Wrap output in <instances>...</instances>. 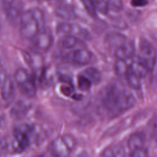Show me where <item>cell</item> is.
I'll return each mask as SVG.
<instances>
[{
    "mask_svg": "<svg viewBox=\"0 0 157 157\" xmlns=\"http://www.w3.org/2000/svg\"><path fill=\"white\" fill-rule=\"evenodd\" d=\"M101 102L104 109L108 114L117 116L132 107L135 99L129 91L117 83H113L103 91Z\"/></svg>",
    "mask_w": 157,
    "mask_h": 157,
    "instance_id": "cell-1",
    "label": "cell"
},
{
    "mask_svg": "<svg viewBox=\"0 0 157 157\" xmlns=\"http://www.w3.org/2000/svg\"><path fill=\"white\" fill-rule=\"evenodd\" d=\"M45 16L38 8L24 12L20 20V29L22 37L31 40L45 26Z\"/></svg>",
    "mask_w": 157,
    "mask_h": 157,
    "instance_id": "cell-2",
    "label": "cell"
},
{
    "mask_svg": "<svg viewBox=\"0 0 157 157\" xmlns=\"http://www.w3.org/2000/svg\"><path fill=\"white\" fill-rule=\"evenodd\" d=\"M13 150L15 153H23L32 144L34 137V128L28 123H23L13 129Z\"/></svg>",
    "mask_w": 157,
    "mask_h": 157,
    "instance_id": "cell-3",
    "label": "cell"
},
{
    "mask_svg": "<svg viewBox=\"0 0 157 157\" xmlns=\"http://www.w3.org/2000/svg\"><path fill=\"white\" fill-rule=\"evenodd\" d=\"M77 147L75 137L69 134L55 138L48 145V151L52 155L57 157L69 156Z\"/></svg>",
    "mask_w": 157,
    "mask_h": 157,
    "instance_id": "cell-4",
    "label": "cell"
},
{
    "mask_svg": "<svg viewBox=\"0 0 157 157\" xmlns=\"http://www.w3.org/2000/svg\"><path fill=\"white\" fill-rule=\"evenodd\" d=\"M14 81L20 92L25 97L31 98L36 95L37 87L35 80L25 69L18 68L15 71Z\"/></svg>",
    "mask_w": 157,
    "mask_h": 157,
    "instance_id": "cell-5",
    "label": "cell"
},
{
    "mask_svg": "<svg viewBox=\"0 0 157 157\" xmlns=\"http://www.w3.org/2000/svg\"><path fill=\"white\" fill-rule=\"evenodd\" d=\"M53 36L50 28L44 27L31 39L32 51L38 55L48 52L53 44Z\"/></svg>",
    "mask_w": 157,
    "mask_h": 157,
    "instance_id": "cell-6",
    "label": "cell"
},
{
    "mask_svg": "<svg viewBox=\"0 0 157 157\" xmlns=\"http://www.w3.org/2000/svg\"><path fill=\"white\" fill-rule=\"evenodd\" d=\"M91 52L85 47H79L69 50L63 57L64 61L75 66H85L92 60Z\"/></svg>",
    "mask_w": 157,
    "mask_h": 157,
    "instance_id": "cell-7",
    "label": "cell"
},
{
    "mask_svg": "<svg viewBox=\"0 0 157 157\" xmlns=\"http://www.w3.org/2000/svg\"><path fill=\"white\" fill-rule=\"evenodd\" d=\"M3 8L7 20L12 23L19 21L23 14V4L21 0H3Z\"/></svg>",
    "mask_w": 157,
    "mask_h": 157,
    "instance_id": "cell-8",
    "label": "cell"
},
{
    "mask_svg": "<svg viewBox=\"0 0 157 157\" xmlns=\"http://www.w3.org/2000/svg\"><path fill=\"white\" fill-rule=\"evenodd\" d=\"M140 57L145 64L148 71H151L156 64L157 53L153 45L146 40H141L139 45Z\"/></svg>",
    "mask_w": 157,
    "mask_h": 157,
    "instance_id": "cell-9",
    "label": "cell"
},
{
    "mask_svg": "<svg viewBox=\"0 0 157 157\" xmlns=\"http://www.w3.org/2000/svg\"><path fill=\"white\" fill-rule=\"evenodd\" d=\"M57 31L63 35L74 36L82 40L90 38V34L87 30L76 23L68 22L60 23L57 27Z\"/></svg>",
    "mask_w": 157,
    "mask_h": 157,
    "instance_id": "cell-10",
    "label": "cell"
},
{
    "mask_svg": "<svg viewBox=\"0 0 157 157\" xmlns=\"http://www.w3.org/2000/svg\"><path fill=\"white\" fill-rule=\"evenodd\" d=\"M0 94L4 102L7 105L12 102L15 95V86L12 78L7 76L4 83L0 87Z\"/></svg>",
    "mask_w": 157,
    "mask_h": 157,
    "instance_id": "cell-11",
    "label": "cell"
},
{
    "mask_svg": "<svg viewBox=\"0 0 157 157\" xmlns=\"http://www.w3.org/2000/svg\"><path fill=\"white\" fill-rule=\"evenodd\" d=\"M114 53L117 59L125 61L131 59L133 57L134 53V45L126 39L115 48Z\"/></svg>",
    "mask_w": 157,
    "mask_h": 157,
    "instance_id": "cell-12",
    "label": "cell"
},
{
    "mask_svg": "<svg viewBox=\"0 0 157 157\" xmlns=\"http://www.w3.org/2000/svg\"><path fill=\"white\" fill-rule=\"evenodd\" d=\"M58 45L64 50H72L79 47H84L83 40L77 37L71 35L64 34L58 40Z\"/></svg>",
    "mask_w": 157,
    "mask_h": 157,
    "instance_id": "cell-13",
    "label": "cell"
},
{
    "mask_svg": "<svg viewBox=\"0 0 157 157\" xmlns=\"http://www.w3.org/2000/svg\"><path fill=\"white\" fill-rule=\"evenodd\" d=\"M145 136L143 132H136L131 134L128 141L130 152L145 148Z\"/></svg>",
    "mask_w": 157,
    "mask_h": 157,
    "instance_id": "cell-14",
    "label": "cell"
},
{
    "mask_svg": "<svg viewBox=\"0 0 157 157\" xmlns=\"http://www.w3.org/2000/svg\"><path fill=\"white\" fill-rule=\"evenodd\" d=\"M129 68L140 78L145 77L148 71L145 64L140 56L132 57V61L129 64Z\"/></svg>",
    "mask_w": 157,
    "mask_h": 157,
    "instance_id": "cell-15",
    "label": "cell"
},
{
    "mask_svg": "<svg viewBox=\"0 0 157 157\" xmlns=\"http://www.w3.org/2000/svg\"><path fill=\"white\" fill-rule=\"evenodd\" d=\"M55 14L58 18L64 20H74L77 17L73 7L68 4L58 6L56 9Z\"/></svg>",
    "mask_w": 157,
    "mask_h": 157,
    "instance_id": "cell-16",
    "label": "cell"
},
{
    "mask_svg": "<svg viewBox=\"0 0 157 157\" xmlns=\"http://www.w3.org/2000/svg\"><path fill=\"white\" fill-rule=\"evenodd\" d=\"M126 79V81L128 85L131 87L134 90H139L141 87V83H140V78L138 77L136 74H135L129 68L126 71L124 77Z\"/></svg>",
    "mask_w": 157,
    "mask_h": 157,
    "instance_id": "cell-17",
    "label": "cell"
},
{
    "mask_svg": "<svg viewBox=\"0 0 157 157\" xmlns=\"http://www.w3.org/2000/svg\"><path fill=\"white\" fill-rule=\"evenodd\" d=\"M82 74L90 79L93 84H98L101 82V74L96 68L88 67L85 69Z\"/></svg>",
    "mask_w": 157,
    "mask_h": 157,
    "instance_id": "cell-18",
    "label": "cell"
},
{
    "mask_svg": "<svg viewBox=\"0 0 157 157\" xmlns=\"http://www.w3.org/2000/svg\"><path fill=\"white\" fill-rule=\"evenodd\" d=\"M104 156H124V150L120 145H114L105 148L102 155Z\"/></svg>",
    "mask_w": 157,
    "mask_h": 157,
    "instance_id": "cell-19",
    "label": "cell"
},
{
    "mask_svg": "<svg viewBox=\"0 0 157 157\" xmlns=\"http://www.w3.org/2000/svg\"><path fill=\"white\" fill-rule=\"evenodd\" d=\"M93 83L90 79H88L85 75L82 73L77 77V86L78 88L83 91L89 90Z\"/></svg>",
    "mask_w": 157,
    "mask_h": 157,
    "instance_id": "cell-20",
    "label": "cell"
},
{
    "mask_svg": "<svg viewBox=\"0 0 157 157\" xmlns=\"http://www.w3.org/2000/svg\"><path fill=\"white\" fill-rule=\"evenodd\" d=\"M126 37L121 34L118 33H111L107 36V41L110 42V44L115 48L121 42L126 40Z\"/></svg>",
    "mask_w": 157,
    "mask_h": 157,
    "instance_id": "cell-21",
    "label": "cell"
},
{
    "mask_svg": "<svg viewBox=\"0 0 157 157\" xmlns=\"http://www.w3.org/2000/svg\"><path fill=\"white\" fill-rule=\"evenodd\" d=\"M125 60L117 59V61L115 64V70L117 75L120 76L124 77V75L128 71L129 64L128 65Z\"/></svg>",
    "mask_w": 157,
    "mask_h": 157,
    "instance_id": "cell-22",
    "label": "cell"
},
{
    "mask_svg": "<svg viewBox=\"0 0 157 157\" xmlns=\"http://www.w3.org/2000/svg\"><path fill=\"white\" fill-rule=\"evenodd\" d=\"M148 131L151 139L157 144V119L152 120L150 122Z\"/></svg>",
    "mask_w": 157,
    "mask_h": 157,
    "instance_id": "cell-23",
    "label": "cell"
},
{
    "mask_svg": "<svg viewBox=\"0 0 157 157\" xmlns=\"http://www.w3.org/2000/svg\"><path fill=\"white\" fill-rule=\"evenodd\" d=\"M109 10L114 12H120L123 9V2L122 0H107Z\"/></svg>",
    "mask_w": 157,
    "mask_h": 157,
    "instance_id": "cell-24",
    "label": "cell"
},
{
    "mask_svg": "<svg viewBox=\"0 0 157 157\" xmlns=\"http://www.w3.org/2000/svg\"><path fill=\"white\" fill-rule=\"evenodd\" d=\"M82 1V4L83 5L84 7L86 10L87 12L91 15V17H96V9L93 4L92 0H80Z\"/></svg>",
    "mask_w": 157,
    "mask_h": 157,
    "instance_id": "cell-25",
    "label": "cell"
},
{
    "mask_svg": "<svg viewBox=\"0 0 157 157\" xmlns=\"http://www.w3.org/2000/svg\"><path fill=\"white\" fill-rule=\"evenodd\" d=\"M97 10L102 13H106L108 10L107 0H92Z\"/></svg>",
    "mask_w": 157,
    "mask_h": 157,
    "instance_id": "cell-26",
    "label": "cell"
},
{
    "mask_svg": "<svg viewBox=\"0 0 157 157\" xmlns=\"http://www.w3.org/2000/svg\"><path fill=\"white\" fill-rule=\"evenodd\" d=\"M64 85L61 86V91L62 94L66 96H70L74 92V86L72 83L64 81Z\"/></svg>",
    "mask_w": 157,
    "mask_h": 157,
    "instance_id": "cell-27",
    "label": "cell"
},
{
    "mask_svg": "<svg viewBox=\"0 0 157 157\" xmlns=\"http://www.w3.org/2000/svg\"><path fill=\"white\" fill-rule=\"evenodd\" d=\"M130 155L133 157H144L147 156L148 151L145 148H144L132 151L130 152Z\"/></svg>",
    "mask_w": 157,
    "mask_h": 157,
    "instance_id": "cell-28",
    "label": "cell"
},
{
    "mask_svg": "<svg viewBox=\"0 0 157 157\" xmlns=\"http://www.w3.org/2000/svg\"><path fill=\"white\" fill-rule=\"evenodd\" d=\"M148 0H131V4L133 7H144L147 5Z\"/></svg>",
    "mask_w": 157,
    "mask_h": 157,
    "instance_id": "cell-29",
    "label": "cell"
},
{
    "mask_svg": "<svg viewBox=\"0 0 157 157\" xmlns=\"http://www.w3.org/2000/svg\"><path fill=\"white\" fill-rule=\"evenodd\" d=\"M7 76V75L5 74L4 71L2 69H0V87L1 86L2 83H4V82L6 80V78Z\"/></svg>",
    "mask_w": 157,
    "mask_h": 157,
    "instance_id": "cell-30",
    "label": "cell"
},
{
    "mask_svg": "<svg viewBox=\"0 0 157 157\" xmlns=\"http://www.w3.org/2000/svg\"><path fill=\"white\" fill-rule=\"evenodd\" d=\"M4 124H5L4 118L2 117H0V135H1V133L4 128Z\"/></svg>",
    "mask_w": 157,
    "mask_h": 157,
    "instance_id": "cell-31",
    "label": "cell"
},
{
    "mask_svg": "<svg viewBox=\"0 0 157 157\" xmlns=\"http://www.w3.org/2000/svg\"><path fill=\"white\" fill-rule=\"evenodd\" d=\"M1 102L0 101V108H1Z\"/></svg>",
    "mask_w": 157,
    "mask_h": 157,
    "instance_id": "cell-32",
    "label": "cell"
},
{
    "mask_svg": "<svg viewBox=\"0 0 157 157\" xmlns=\"http://www.w3.org/2000/svg\"><path fill=\"white\" fill-rule=\"evenodd\" d=\"M48 1H49V0H48Z\"/></svg>",
    "mask_w": 157,
    "mask_h": 157,
    "instance_id": "cell-33",
    "label": "cell"
}]
</instances>
